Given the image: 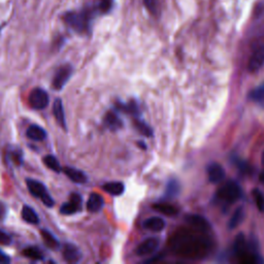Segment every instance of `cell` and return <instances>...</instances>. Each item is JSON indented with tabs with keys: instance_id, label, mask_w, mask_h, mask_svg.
Here are the masks:
<instances>
[{
	"instance_id": "6da1fadb",
	"label": "cell",
	"mask_w": 264,
	"mask_h": 264,
	"mask_svg": "<svg viewBox=\"0 0 264 264\" xmlns=\"http://www.w3.org/2000/svg\"><path fill=\"white\" fill-rule=\"evenodd\" d=\"M171 242L176 253L191 259L205 257L210 249V242L206 232L195 228L179 231Z\"/></svg>"
},
{
	"instance_id": "7a4b0ae2",
	"label": "cell",
	"mask_w": 264,
	"mask_h": 264,
	"mask_svg": "<svg viewBox=\"0 0 264 264\" xmlns=\"http://www.w3.org/2000/svg\"><path fill=\"white\" fill-rule=\"evenodd\" d=\"M96 8H84L78 11H68L63 16L64 23L74 32L84 34L91 29L92 20L94 18Z\"/></svg>"
},
{
	"instance_id": "3957f363",
	"label": "cell",
	"mask_w": 264,
	"mask_h": 264,
	"mask_svg": "<svg viewBox=\"0 0 264 264\" xmlns=\"http://www.w3.org/2000/svg\"><path fill=\"white\" fill-rule=\"evenodd\" d=\"M234 253L236 257L239 258L240 262L242 263L252 264L258 262L259 256H257L255 251L247 243L244 234H240L236 236V240L234 243Z\"/></svg>"
},
{
	"instance_id": "277c9868",
	"label": "cell",
	"mask_w": 264,
	"mask_h": 264,
	"mask_svg": "<svg viewBox=\"0 0 264 264\" xmlns=\"http://www.w3.org/2000/svg\"><path fill=\"white\" fill-rule=\"evenodd\" d=\"M242 190L240 185L235 182H227L217 192V198L223 203H234L240 199Z\"/></svg>"
},
{
	"instance_id": "5b68a950",
	"label": "cell",
	"mask_w": 264,
	"mask_h": 264,
	"mask_svg": "<svg viewBox=\"0 0 264 264\" xmlns=\"http://www.w3.org/2000/svg\"><path fill=\"white\" fill-rule=\"evenodd\" d=\"M26 185H27V188L31 195L36 198H39L45 205H47L48 207L54 206L55 201L52 198L51 194L48 192L47 187L42 182L33 179H26Z\"/></svg>"
},
{
	"instance_id": "8992f818",
	"label": "cell",
	"mask_w": 264,
	"mask_h": 264,
	"mask_svg": "<svg viewBox=\"0 0 264 264\" xmlns=\"http://www.w3.org/2000/svg\"><path fill=\"white\" fill-rule=\"evenodd\" d=\"M28 101L30 107L34 110H44L50 103V97L48 92L43 88H34L29 94Z\"/></svg>"
},
{
	"instance_id": "52a82bcc",
	"label": "cell",
	"mask_w": 264,
	"mask_h": 264,
	"mask_svg": "<svg viewBox=\"0 0 264 264\" xmlns=\"http://www.w3.org/2000/svg\"><path fill=\"white\" fill-rule=\"evenodd\" d=\"M71 74H72L71 65L69 64L62 65L56 71L54 78H53V88L56 90H61L66 85V83L68 82Z\"/></svg>"
},
{
	"instance_id": "ba28073f",
	"label": "cell",
	"mask_w": 264,
	"mask_h": 264,
	"mask_svg": "<svg viewBox=\"0 0 264 264\" xmlns=\"http://www.w3.org/2000/svg\"><path fill=\"white\" fill-rule=\"evenodd\" d=\"M159 245H160L159 239H157V237H149V239L144 240L142 243H140L137 246L135 253L139 257L149 256L156 252L157 249L159 248Z\"/></svg>"
},
{
	"instance_id": "9c48e42d",
	"label": "cell",
	"mask_w": 264,
	"mask_h": 264,
	"mask_svg": "<svg viewBox=\"0 0 264 264\" xmlns=\"http://www.w3.org/2000/svg\"><path fill=\"white\" fill-rule=\"evenodd\" d=\"M82 209V197L80 194L72 193L70 200L65 202L60 207V213L63 215H73Z\"/></svg>"
},
{
	"instance_id": "30bf717a",
	"label": "cell",
	"mask_w": 264,
	"mask_h": 264,
	"mask_svg": "<svg viewBox=\"0 0 264 264\" xmlns=\"http://www.w3.org/2000/svg\"><path fill=\"white\" fill-rule=\"evenodd\" d=\"M264 65V45H261L254 50L248 63V69L251 72L258 71Z\"/></svg>"
},
{
	"instance_id": "8fae6325",
	"label": "cell",
	"mask_w": 264,
	"mask_h": 264,
	"mask_svg": "<svg viewBox=\"0 0 264 264\" xmlns=\"http://www.w3.org/2000/svg\"><path fill=\"white\" fill-rule=\"evenodd\" d=\"M63 257L64 259L70 262V263H76L81 261L82 259V253L80 249L72 244H66L63 247Z\"/></svg>"
},
{
	"instance_id": "7c38bea8",
	"label": "cell",
	"mask_w": 264,
	"mask_h": 264,
	"mask_svg": "<svg viewBox=\"0 0 264 264\" xmlns=\"http://www.w3.org/2000/svg\"><path fill=\"white\" fill-rule=\"evenodd\" d=\"M207 177L210 183L218 184L225 178V171L219 163H212L207 167Z\"/></svg>"
},
{
	"instance_id": "4fadbf2b",
	"label": "cell",
	"mask_w": 264,
	"mask_h": 264,
	"mask_svg": "<svg viewBox=\"0 0 264 264\" xmlns=\"http://www.w3.org/2000/svg\"><path fill=\"white\" fill-rule=\"evenodd\" d=\"M104 206V200L100 194L91 193L87 202V209L90 213H98Z\"/></svg>"
},
{
	"instance_id": "5bb4252c",
	"label": "cell",
	"mask_w": 264,
	"mask_h": 264,
	"mask_svg": "<svg viewBox=\"0 0 264 264\" xmlns=\"http://www.w3.org/2000/svg\"><path fill=\"white\" fill-rule=\"evenodd\" d=\"M104 126L112 131H117L123 127V121L115 112L111 111L104 117Z\"/></svg>"
},
{
	"instance_id": "9a60e30c",
	"label": "cell",
	"mask_w": 264,
	"mask_h": 264,
	"mask_svg": "<svg viewBox=\"0 0 264 264\" xmlns=\"http://www.w3.org/2000/svg\"><path fill=\"white\" fill-rule=\"evenodd\" d=\"M53 114L55 116L56 121L58 122L59 126L63 128L64 130H67L66 127V119H65V113H64V108H63V102L61 98H57L53 104Z\"/></svg>"
},
{
	"instance_id": "2e32d148",
	"label": "cell",
	"mask_w": 264,
	"mask_h": 264,
	"mask_svg": "<svg viewBox=\"0 0 264 264\" xmlns=\"http://www.w3.org/2000/svg\"><path fill=\"white\" fill-rule=\"evenodd\" d=\"M63 173L66 175V177L69 178L75 184H85L88 180L85 173H83L82 170L76 169V168L64 167Z\"/></svg>"
},
{
	"instance_id": "e0dca14e",
	"label": "cell",
	"mask_w": 264,
	"mask_h": 264,
	"mask_svg": "<svg viewBox=\"0 0 264 264\" xmlns=\"http://www.w3.org/2000/svg\"><path fill=\"white\" fill-rule=\"evenodd\" d=\"M143 227L154 232H160L165 228V221L160 217H151L143 222Z\"/></svg>"
},
{
	"instance_id": "ac0fdd59",
	"label": "cell",
	"mask_w": 264,
	"mask_h": 264,
	"mask_svg": "<svg viewBox=\"0 0 264 264\" xmlns=\"http://www.w3.org/2000/svg\"><path fill=\"white\" fill-rule=\"evenodd\" d=\"M116 109L120 112H123L125 114H129L132 115L133 117H138L140 115V111L138 105L135 101L131 100L127 103H123V102H117L116 104Z\"/></svg>"
},
{
	"instance_id": "d6986e66",
	"label": "cell",
	"mask_w": 264,
	"mask_h": 264,
	"mask_svg": "<svg viewBox=\"0 0 264 264\" xmlns=\"http://www.w3.org/2000/svg\"><path fill=\"white\" fill-rule=\"evenodd\" d=\"M187 222L189 223V225L192 228L198 229L200 231H204L207 232L209 229V224L207 223V221L200 217V216H195V215H191L187 217Z\"/></svg>"
},
{
	"instance_id": "ffe728a7",
	"label": "cell",
	"mask_w": 264,
	"mask_h": 264,
	"mask_svg": "<svg viewBox=\"0 0 264 264\" xmlns=\"http://www.w3.org/2000/svg\"><path fill=\"white\" fill-rule=\"evenodd\" d=\"M153 208L155 210H157L158 213H161L165 216H169V217H173V216H177L179 213V209L168 202H159V203H155L153 205Z\"/></svg>"
},
{
	"instance_id": "44dd1931",
	"label": "cell",
	"mask_w": 264,
	"mask_h": 264,
	"mask_svg": "<svg viewBox=\"0 0 264 264\" xmlns=\"http://www.w3.org/2000/svg\"><path fill=\"white\" fill-rule=\"evenodd\" d=\"M102 189L111 195L119 196L124 193L125 185L121 182H111V183L104 184L102 186Z\"/></svg>"
},
{
	"instance_id": "7402d4cb",
	"label": "cell",
	"mask_w": 264,
	"mask_h": 264,
	"mask_svg": "<svg viewBox=\"0 0 264 264\" xmlns=\"http://www.w3.org/2000/svg\"><path fill=\"white\" fill-rule=\"evenodd\" d=\"M27 136L35 141H42L46 138L47 132L44 128L38 125H31L27 129Z\"/></svg>"
},
{
	"instance_id": "603a6c76",
	"label": "cell",
	"mask_w": 264,
	"mask_h": 264,
	"mask_svg": "<svg viewBox=\"0 0 264 264\" xmlns=\"http://www.w3.org/2000/svg\"><path fill=\"white\" fill-rule=\"evenodd\" d=\"M22 218L24 221H26L29 224H38L39 223V218L37 214L35 213V210L30 207L29 205H24L22 208Z\"/></svg>"
},
{
	"instance_id": "cb8c5ba5",
	"label": "cell",
	"mask_w": 264,
	"mask_h": 264,
	"mask_svg": "<svg viewBox=\"0 0 264 264\" xmlns=\"http://www.w3.org/2000/svg\"><path fill=\"white\" fill-rule=\"evenodd\" d=\"M43 161H44L45 165L48 168L52 169L53 171H55V173H58L59 174V173H61V171L63 170V168L61 167L58 159H57V158L54 155H47V156H45Z\"/></svg>"
},
{
	"instance_id": "d4e9b609",
	"label": "cell",
	"mask_w": 264,
	"mask_h": 264,
	"mask_svg": "<svg viewBox=\"0 0 264 264\" xmlns=\"http://www.w3.org/2000/svg\"><path fill=\"white\" fill-rule=\"evenodd\" d=\"M244 217H245V212H244V208L243 207H239L237 208L235 212L233 213L231 219L229 220V224H228V227L230 229H234L236 228L237 226L240 225V224L242 223V221L244 220Z\"/></svg>"
},
{
	"instance_id": "484cf974",
	"label": "cell",
	"mask_w": 264,
	"mask_h": 264,
	"mask_svg": "<svg viewBox=\"0 0 264 264\" xmlns=\"http://www.w3.org/2000/svg\"><path fill=\"white\" fill-rule=\"evenodd\" d=\"M23 255L31 260H43L44 254L41 250L36 247H28L23 251Z\"/></svg>"
},
{
	"instance_id": "4316f807",
	"label": "cell",
	"mask_w": 264,
	"mask_h": 264,
	"mask_svg": "<svg viewBox=\"0 0 264 264\" xmlns=\"http://www.w3.org/2000/svg\"><path fill=\"white\" fill-rule=\"evenodd\" d=\"M133 123H134V127L137 129V131L139 132L140 134L147 136V137L153 136V130L146 122L142 121V120H139V119H136Z\"/></svg>"
},
{
	"instance_id": "83f0119b",
	"label": "cell",
	"mask_w": 264,
	"mask_h": 264,
	"mask_svg": "<svg viewBox=\"0 0 264 264\" xmlns=\"http://www.w3.org/2000/svg\"><path fill=\"white\" fill-rule=\"evenodd\" d=\"M180 192V184L177 180H170L166 186L165 197L166 198H174Z\"/></svg>"
},
{
	"instance_id": "f1b7e54d",
	"label": "cell",
	"mask_w": 264,
	"mask_h": 264,
	"mask_svg": "<svg viewBox=\"0 0 264 264\" xmlns=\"http://www.w3.org/2000/svg\"><path fill=\"white\" fill-rule=\"evenodd\" d=\"M42 236L44 239L45 244L50 248V249H58L60 247L59 242L55 239V236L52 233H50L48 230H42Z\"/></svg>"
},
{
	"instance_id": "f546056e",
	"label": "cell",
	"mask_w": 264,
	"mask_h": 264,
	"mask_svg": "<svg viewBox=\"0 0 264 264\" xmlns=\"http://www.w3.org/2000/svg\"><path fill=\"white\" fill-rule=\"evenodd\" d=\"M113 4L114 0H98L95 8L99 14H108V12L111 11Z\"/></svg>"
},
{
	"instance_id": "4dcf8cb0",
	"label": "cell",
	"mask_w": 264,
	"mask_h": 264,
	"mask_svg": "<svg viewBox=\"0 0 264 264\" xmlns=\"http://www.w3.org/2000/svg\"><path fill=\"white\" fill-rule=\"evenodd\" d=\"M250 98L256 102L264 101V83L251 92Z\"/></svg>"
},
{
	"instance_id": "1f68e13d",
	"label": "cell",
	"mask_w": 264,
	"mask_h": 264,
	"mask_svg": "<svg viewBox=\"0 0 264 264\" xmlns=\"http://www.w3.org/2000/svg\"><path fill=\"white\" fill-rule=\"evenodd\" d=\"M143 4L152 15L157 16L159 14V4H158V0H143Z\"/></svg>"
},
{
	"instance_id": "d6a6232c",
	"label": "cell",
	"mask_w": 264,
	"mask_h": 264,
	"mask_svg": "<svg viewBox=\"0 0 264 264\" xmlns=\"http://www.w3.org/2000/svg\"><path fill=\"white\" fill-rule=\"evenodd\" d=\"M253 196L255 203L258 207L260 212H264V195L259 189H254L253 190Z\"/></svg>"
},
{
	"instance_id": "836d02e7",
	"label": "cell",
	"mask_w": 264,
	"mask_h": 264,
	"mask_svg": "<svg viewBox=\"0 0 264 264\" xmlns=\"http://www.w3.org/2000/svg\"><path fill=\"white\" fill-rule=\"evenodd\" d=\"M11 244V237L4 231L0 229V245L8 246Z\"/></svg>"
},
{
	"instance_id": "e575fe53",
	"label": "cell",
	"mask_w": 264,
	"mask_h": 264,
	"mask_svg": "<svg viewBox=\"0 0 264 264\" xmlns=\"http://www.w3.org/2000/svg\"><path fill=\"white\" fill-rule=\"evenodd\" d=\"M9 262H10V258L4 252H2L1 250H0V263L6 264V263H9Z\"/></svg>"
},
{
	"instance_id": "d590c367",
	"label": "cell",
	"mask_w": 264,
	"mask_h": 264,
	"mask_svg": "<svg viewBox=\"0 0 264 264\" xmlns=\"http://www.w3.org/2000/svg\"><path fill=\"white\" fill-rule=\"evenodd\" d=\"M4 214H5V207H4V204L0 202V219H2L4 217Z\"/></svg>"
},
{
	"instance_id": "8d00e7d4",
	"label": "cell",
	"mask_w": 264,
	"mask_h": 264,
	"mask_svg": "<svg viewBox=\"0 0 264 264\" xmlns=\"http://www.w3.org/2000/svg\"><path fill=\"white\" fill-rule=\"evenodd\" d=\"M260 181L264 184V170L260 174Z\"/></svg>"
},
{
	"instance_id": "74e56055",
	"label": "cell",
	"mask_w": 264,
	"mask_h": 264,
	"mask_svg": "<svg viewBox=\"0 0 264 264\" xmlns=\"http://www.w3.org/2000/svg\"><path fill=\"white\" fill-rule=\"evenodd\" d=\"M262 164H263V166H264V152H263V154H262Z\"/></svg>"
}]
</instances>
